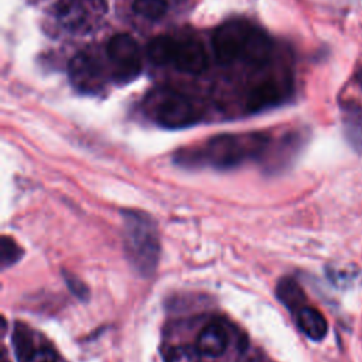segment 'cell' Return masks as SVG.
<instances>
[{"label": "cell", "instance_id": "cell-7", "mask_svg": "<svg viewBox=\"0 0 362 362\" xmlns=\"http://www.w3.org/2000/svg\"><path fill=\"white\" fill-rule=\"evenodd\" d=\"M106 55L112 75L120 83L133 81L141 71V51L136 40L129 34L113 35L106 45Z\"/></svg>", "mask_w": 362, "mask_h": 362}, {"label": "cell", "instance_id": "cell-15", "mask_svg": "<svg viewBox=\"0 0 362 362\" xmlns=\"http://www.w3.org/2000/svg\"><path fill=\"white\" fill-rule=\"evenodd\" d=\"M0 255H1V266L3 269L14 264L23 256V249L17 245V242L10 236H1L0 245Z\"/></svg>", "mask_w": 362, "mask_h": 362}, {"label": "cell", "instance_id": "cell-3", "mask_svg": "<svg viewBox=\"0 0 362 362\" xmlns=\"http://www.w3.org/2000/svg\"><path fill=\"white\" fill-rule=\"evenodd\" d=\"M123 242L130 264L144 277L151 276L160 259L156 222L141 211L123 212Z\"/></svg>", "mask_w": 362, "mask_h": 362}, {"label": "cell", "instance_id": "cell-12", "mask_svg": "<svg viewBox=\"0 0 362 362\" xmlns=\"http://www.w3.org/2000/svg\"><path fill=\"white\" fill-rule=\"evenodd\" d=\"M229 345V332L221 322L206 324L197 337V348L202 355L221 356Z\"/></svg>", "mask_w": 362, "mask_h": 362}, {"label": "cell", "instance_id": "cell-16", "mask_svg": "<svg viewBox=\"0 0 362 362\" xmlns=\"http://www.w3.org/2000/svg\"><path fill=\"white\" fill-rule=\"evenodd\" d=\"M201 351L192 345H178L170 349L167 362H201Z\"/></svg>", "mask_w": 362, "mask_h": 362}, {"label": "cell", "instance_id": "cell-17", "mask_svg": "<svg viewBox=\"0 0 362 362\" xmlns=\"http://www.w3.org/2000/svg\"><path fill=\"white\" fill-rule=\"evenodd\" d=\"M65 281L68 284V287L71 288V291L79 297V298H86L88 297V288L82 284V281L79 279H76L75 276H71V274H66L65 276Z\"/></svg>", "mask_w": 362, "mask_h": 362}, {"label": "cell", "instance_id": "cell-6", "mask_svg": "<svg viewBox=\"0 0 362 362\" xmlns=\"http://www.w3.org/2000/svg\"><path fill=\"white\" fill-rule=\"evenodd\" d=\"M17 362H62L55 346L25 322H16L11 334Z\"/></svg>", "mask_w": 362, "mask_h": 362}, {"label": "cell", "instance_id": "cell-1", "mask_svg": "<svg viewBox=\"0 0 362 362\" xmlns=\"http://www.w3.org/2000/svg\"><path fill=\"white\" fill-rule=\"evenodd\" d=\"M273 139L266 133H238L214 136L204 143L184 148L175 161L184 167H209L229 170L256 161L272 147Z\"/></svg>", "mask_w": 362, "mask_h": 362}, {"label": "cell", "instance_id": "cell-11", "mask_svg": "<svg viewBox=\"0 0 362 362\" xmlns=\"http://www.w3.org/2000/svg\"><path fill=\"white\" fill-rule=\"evenodd\" d=\"M297 328L313 341H322L328 334V322L322 313L310 304H303L293 311Z\"/></svg>", "mask_w": 362, "mask_h": 362}, {"label": "cell", "instance_id": "cell-4", "mask_svg": "<svg viewBox=\"0 0 362 362\" xmlns=\"http://www.w3.org/2000/svg\"><path fill=\"white\" fill-rule=\"evenodd\" d=\"M146 115L165 129H184L204 119V109L191 96L170 89L158 88L144 99Z\"/></svg>", "mask_w": 362, "mask_h": 362}, {"label": "cell", "instance_id": "cell-14", "mask_svg": "<svg viewBox=\"0 0 362 362\" xmlns=\"http://www.w3.org/2000/svg\"><path fill=\"white\" fill-rule=\"evenodd\" d=\"M133 10L147 20H160L168 11L165 0H134Z\"/></svg>", "mask_w": 362, "mask_h": 362}, {"label": "cell", "instance_id": "cell-9", "mask_svg": "<svg viewBox=\"0 0 362 362\" xmlns=\"http://www.w3.org/2000/svg\"><path fill=\"white\" fill-rule=\"evenodd\" d=\"M71 83L81 92L95 93L103 88L105 72L102 64L90 52L76 54L69 64Z\"/></svg>", "mask_w": 362, "mask_h": 362}, {"label": "cell", "instance_id": "cell-13", "mask_svg": "<svg viewBox=\"0 0 362 362\" xmlns=\"http://www.w3.org/2000/svg\"><path fill=\"white\" fill-rule=\"evenodd\" d=\"M277 297L293 313L300 305L307 303L303 288L293 279H283L277 286Z\"/></svg>", "mask_w": 362, "mask_h": 362}, {"label": "cell", "instance_id": "cell-19", "mask_svg": "<svg viewBox=\"0 0 362 362\" xmlns=\"http://www.w3.org/2000/svg\"><path fill=\"white\" fill-rule=\"evenodd\" d=\"M1 362H8L7 355H6V352H4V351H3V355H1Z\"/></svg>", "mask_w": 362, "mask_h": 362}, {"label": "cell", "instance_id": "cell-10", "mask_svg": "<svg viewBox=\"0 0 362 362\" xmlns=\"http://www.w3.org/2000/svg\"><path fill=\"white\" fill-rule=\"evenodd\" d=\"M344 134L351 148L362 156V105L348 99L341 103Z\"/></svg>", "mask_w": 362, "mask_h": 362}, {"label": "cell", "instance_id": "cell-2", "mask_svg": "<svg viewBox=\"0 0 362 362\" xmlns=\"http://www.w3.org/2000/svg\"><path fill=\"white\" fill-rule=\"evenodd\" d=\"M212 45L218 61L222 64L263 65L272 57L269 37L246 21H229L219 25L214 33Z\"/></svg>", "mask_w": 362, "mask_h": 362}, {"label": "cell", "instance_id": "cell-8", "mask_svg": "<svg viewBox=\"0 0 362 362\" xmlns=\"http://www.w3.org/2000/svg\"><path fill=\"white\" fill-rule=\"evenodd\" d=\"M103 11L102 0H65L59 4L58 17L68 30L83 33L98 24Z\"/></svg>", "mask_w": 362, "mask_h": 362}, {"label": "cell", "instance_id": "cell-18", "mask_svg": "<svg viewBox=\"0 0 362 362\" xmlns=\"http://www.w3.org/2000/svg\"><path fill=\"white\" fill-rule=\"evenodd\" d=\"M356 82H358L359 86L362 88V68L358 69V72H356Z\"/></svg>", "mask_w": 362, "mask_h": 362}, {"label": "cell", "instance_id": "cell-5", "mask_svg": "<svg viewBox=\"0 0 362 362\" xmlns=\"http://www.w3.org/2000/svg\"><path fill=\"white\" fill-rule=\"evenodd\" d=\"M147 54L156 65H171L185 74H201L208 64L204 45L194 37H157L150 41Z\"/></svg>", "mask_w": 362, "mask_h": 362}]
</instances>
